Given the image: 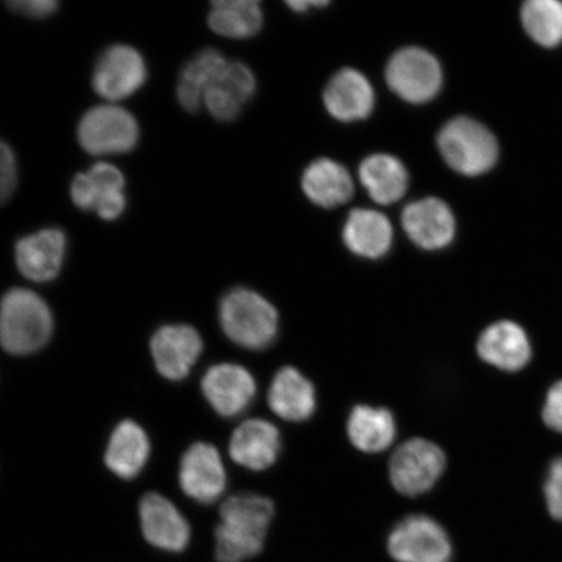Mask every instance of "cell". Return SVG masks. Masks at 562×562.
<instances>
[{
    "label": "cell",
    "mask_w": 562,
    "mask_h": 562,
    "mask_svg": "<svg viewBox=\"0 0 562 562\" xmlns=\"http://www.w3.org/2000/svg\"><path fill=\"white\" fill-rule=\"evenodd\" d=\"M220 319L229 339L246 349H265L278 335L277 308L248 288H235L222 299Z\"/></svg>",
    "instance_id": "3"
},
{
    "label": "cell",
    "mask_w": 562,
    "mask_h": 562,
    "mask_svg": "<svg viewBox=\"0 0 562 562\" xmlns=\"http://www.w3.org/2000/svg\"><path fill=\"white\" fill-rule=\"evenodd\" d=\"M281 451L280 432L265 419H249L232 435L229 453L232 459L246 469H269Z\"/></svg>",
    "instance_id": "19"
},
{
    "label": "cell",
    "mask_w": 562,
    "mask_h": 562,
    "mask_svg": "<svg viewBox=\"0 0 562 562\" xmlns=\"http://www.w3.org/2000/svg\"><path fill=\"white\" fill-rule=\"evenodd\" d=\"M151 356L159 371L170 381H181L189 375L199 360L203 342L196 329L187 325H171L154 334Z\"/></svg>",
    "instance_id": "14"
},
{
    "label": "cell",
    "mask_w": 562,
    "mask_h": 562,
    "mask_svg": "<svg viewBox=\"0 0 562 562\" xmlns=\"http://www.w3.org/2000/svg\"><path fill=\"white\" fill-rule=\"evenodd\" d=\"M226 63L227 59L215 48H205L187 63L176 88V97L182 109L191 114L201 110L206 89Z\"/></svg>",
    "instance_id": "27"
},
{
    "label": "cell",
    "mask_w": 562,
    "mask_h": 562,
    "mask_svg": "<svg viewBox=\"0 0 562 562\" xmlns=\"http://www.w3.org/2000/svg\"><path fill=\"white\" fill-rule=\"evenodd\" d=\"M543 419L551 430L562 434V381L552 385L548 391Z\"/></svg>",
    "instance_id": "33"
},
{
    "label": "cell",
    "mask_w": 562,
    "mask_h": 562,
    "mask_svg": "<svg viewBox=\"0 0 562 562\" xmlns=\"http://www.w3.org/2000/svg\"><path fill=\"white\" fill-rule=\"evenodd\" d=\"M149 453L150 442L144 428L136 422L124 420L111 435L104 461L122 480H133L143 472Z\"/></svg>",
    "instance_id": "24"
},
{
    "label": "cell",
    "mask_w": 562,
    "mask_h": 562,
    "mask_svg": "<svg viewBox=\"0 0 562 562\" xmlns=\"http://www.w3.org/2000/svg\"><path fill=\"white\" fill-rule=\"evenodd\" d=\"M288 5H290V9L294 12H306L311 7H325L329 4L328 2H319V0H314V2H286Z\"/></svg>",
    "instance_id": "34"
},
{
    "label": "cell",
    "mask_w": 562,
    "mask_h": 562,
    "mask_svg": "<svg viewBox=\"0 0 562 562\" xmlns=\"http://www.w3.org/2000/svg\"><path fill=\"white\" fill-rule=\"evenodd\" d=\"M269 497L256 494L231 496L221 508L222 522L215 529V554L221 562H243L262 551L273 517Z\"/></svg>",
    "instance_id": "1"
},
{
    "label": "cell",
    "mask_w": 562,
    "mask_h": 562,
    "mask_svg": "<svg viewBox=\"0 0 562 562\" xmlns=\"http://www.w3.org/2000/svg\"><path fill=\"white\" fill-rule=\"evenodd\" d=\"M361 184L379 205H393L409 187V173L403 161L390 154H372L358 170Z\"/></svg>",
    "instance_id": "22"
},
{
    "label": "cell",
    "mask_w": 562,
    "mask_h": 562,
    "mask_svg": "<svg viewBox=\"0 0 562 562\" xmlns=\"http://www.w3.org/2000/svg\"><path fill=\"white\" fill-rule=\"evenodd\" d=\"M67 252V236L59 228H44L21 237L15 246L18 269L26 279L47 283L59 276Z\"/></svg>",
    "instance_id": "13"
},
{
    "label": "cell",
    "mask_w": 562,
    "mask_h": 562,
    "mask_svg": "<svg viewBox=\"0 0 562 562\" xmlns=\"http://www.w3.org/2000/svg\"><path fill=\"white\" fill-rule=\"evenodd\" d=\"M256 381L248 370L234 363L216 364L202 379L203 395L223 417H235L256 396Z\"/></svg>",
    "instance_id": "16"
},
{
    "label": "cell",
    "mask_w": 562,
    "mask_h": 562,
    "mask_svg": "<svg viewBox=\"0 0 562 562\" xmlns=\"http://www.w3.org/2000/svg\"><path fill=\"white\" fill-rule=\"evenodd\" d=\"M402 224L409 240L427 251L446 249L454 240V215L437 196L409 203L403 211Z\"/></svg>",
    "instance_id": "10"
},
{
    "label": "cell",
    "mask_w": 562,
    "mask_h": 562,
    "mask_svg": "<svg viewBox=\"0 0 562 562\" xmlns=\"http://www.w3.org/2000/svg\"><path fill=\"white\" fill-rule=\"evenodd\" d=\"M19 170L15 153L0 138V205L11 199L18 187Z\"/></svg>",
    "instance_id": "29"
},
{
    "label": "cell",
    "mask_w": 562,
    "mask_h": 562,
    "mask_svg": "<svg viewBox=\"0 0 562 562\" xmlns=\"http://www.w3.org/2000/svg\"><path fill=\"white\" fill-rule=\"evenodd\" d=\"M438 149L452 170L472 178L488 172L498 159L495 136L486 126L467 116L454 117L442 125Z\"/></svg>",
    "instance_id": "4"
},
{
    "label": "cell",
    "mask_w": 562,
    "mask_h": 562,
    "mask_svg": "<svg viewBox=\"0 0 562 562\" xmlns=\"http://www.w3.org/2000/svg\"><path fill=\"white\" fill-rule=\"evenodd\" d=\"M342 240L357 257L381 259L392 248V224L376 210L356 209L344 224Z\"/></svg>",
    "instance_id": "20"
},
{
    "label": "cell",
    "mask_w": 562,
    "mask_h": 562,
    "mask_svg": "<svg viewBox=\"0 0 562 562\" xmlns=\"http://www.w3.org/2000/svg\"><path fill=\"white\" fill-rule=\"evenodd\" d=\"M446 463V454L437 445L420 438L412 439L392 456L391 482L405 496L425 494L445 473Z\"/></svg>",
    "instance_id": "7"
},
{
    "label": "cell",
    "mask_w": 562,
    "mask_h": 562,
    "mask_svg": "<svg viewBox=\"0 0 562 562\" xmlns=\"http://www.w3.org/2000/svg\"><path fill=\"white\" fill-rule=\"evenodd\" d=\"M348 435L362 452L378 453L389 448L396 437L395 419L384 407L358 405L348 419Z\"/></svg>",
    "instance_id": "25"
},
{
    "label": "cell",
    "mask_w": 562,
    "mask_h": 562,
    "mask_svg": "<svg viewBox=\"0 0 562 562\" xmlns=\"http://www.w3.org/2000/svg\"><path fill=\"white\" fill-rule=\"evenodd\" d=\"M270 409L280 418L302 422L311 418L315 411L314 385L297 369H281L269 390Z\"/></svg>",
    "instance_id": "23"
},
{
    "label": "cell",
    "mask_w": 562,
    "mask_h": 562,
    "mask_svg": "<svg viewBox=\"0 0 562 562\" xmlns=\"http://www.w3.org/2000/svg\"><path fill=\"white\" fill-rule=\"evenodd\" d=\"M257 81L251 69L241 61L227 60L203 95V105L217 122H232L255 95Z\"/></svg>",
    "instance_id": "12"
},
{
    "label": "cell",
    "mask_w": 562,
    "mask_h": 562,
    "mask_svg": "<svg viewBox=\"0 0 562 562\" xmlns=\"http://www.w3.org/2000/svg\"><path fill=\"white\" fill-rule=\"evenodd\" d=\"M263 11L257 0H216L211 3V31L232 40H246L261 32Z\"/></svg>",
    "instance_id": "26"
},
{
    "label": "cell",
    "mask_w": 562,
    "mask_h": 562,
    "mask_svg": "<svg viewBox=\"0 0 562 562\" xmlns=\"http://www.w3.org/2000/svg\"><path fill=\"white\" fill-rule=\"evenodd\" d=\"M385 81L403 101L425 104L440 93L442 70L430 52L409 46L391 56L385 68Z\"/></svg>",
    "instance_id": "6"
},
{
    "label": "cell",
    "mask_w": 562,
    "mask_h": 562,
    "mask_svg": "<svg viewBox=\"0 0 562 562\" xmlns=\"http://www.w3.org/2000/svg\"><path fill=\"white\" fill-rule=\"evenodd\" d=\"M477 355L484 362L504 371H518L530 362L531 346L524 328L515 322L494 323L477 340Z\"/></svg>",
    "instance_id": "18"
},
{
    "label": "cell",
    "mask_w": 562,
    "mask_h": 562,
    "mask_svg": "<svg viewBox=\"0 0 562 562\" xmlns=\"http://www.w3.org/2000/svg\"><path fill=\"white\" fill-rule=\"evenodd\" d=\"M328 114L341 123L364 121L374 111L375 91L368 77L355 68H342L323 91Z\"/></svg>",
    "instance_id": "15"
},
{
    "label": "cell",
    "mask_w": 562,
    "mask_h": 562,
    "mask_svg": "<svg viewBox=\"0 0 562 562\" xmlns=\"http://www.w3.org/2000/svg\"><path fill=\"white\" fill-rule=\"evenodd\" d=\"M10 11L27 19H47L59 10L56 0H12L7 3Z\"/></svg>",
    "instance_id": "32"
},
{
    "label": "cell",
    "mask_w": 562,
    "mask_h": 562,
    "mask_svg": "<svg viewBox=\"0 0 562 562\" xmlns=\"http://www.w3.org/2000/svg\"><path fill=\"white\" fill-rule=\"evenodd\" d=\"M147 66L143 54L130 45H112L98 58L91 86L109 101H122L145 86Z\"/></svg>",
    "instance_id": "9"
},
{
    "label": "cell",
    "mask_w": 562,
    "mask_h": 562,
    "mask_svg": "<svg viewBox=\"0 0 562 562\" xmlns=\"http://www.w3.org/2000/svg\"><path fill=\"white\" fill-rule=\"evenodd\" d=\"M77 139L91 156H117L135 149L139 125L130 111L116 104H101L82 115Z\"/></svg>",
    "instance_id": "5"
},
{
    "label": "cell",
    "mask_w": 562,
    "mask_h": 562,
    "mask_svg": "<svg viewBox=\"0 0 562 562\" xmlns=\"http://www.w3.org/2000/svg\"><path fill=\"white\" fill-rule=\"evenodd\" d=\"M179 477L186 495L202 504L215 503L227 486L222 457L207 442H195L182 456Z\"/></svg>",
    "instance_id": "11"
},
{
    "label": "cell",
    "mask_w": 562,
    "mask_h": 562,
    "mask_svg": "<svg viewBox=\"0 0 562 562\" xmlns=\"http://www.w3.org/2000/svg\"><path fill=\"white\" fill-rule=\"evenodd\" d=\"M544 495L548 512L557 521L562 522V457L552 462L544 484Z\"/></svg>",
    "instance_id": "30"
},
{
    "label": "cell",
    "mask_w": 562,
    "mask_h": 562,
    "mask_svg": "<svg viewBox=\"0 0 562 562\" xmlns=\"http://www.w3.org/2000/svg\"><path fill=\"white\" fill-rule=\"evenodd\" d=\"M53 326L50 307L31 290L13 288L0 301V346L11 355H32L46 346Z\"/></svg>",
    "instance_id": "2"
},
{
    "label": "cell",
    "mask_w": 562,
    "mask_h": 562,
    "mask_svg": "<svg viewBox=\"0 0 562 562\" xmlns=\"http://www.w3.org/2000/svg\"><path fill=\"white\" fill-rule=\"evenodd\" d=\"M521 19L527 34L540 46L562 44V3L558 0H530L522 5Z\"/></svg>",
    "instance_id": "28"
},
{
    "label": "cell",
    "mask_w": 562,
    "mask_h": 562,
    "mask_svg": "<svg viewBox=\"0 0 562 562\" xmlns=\"http://www.w3.org/2000/svg\"><path fill=\"white\" fill-rule=\"evenodd\" d=\"M70 199L77 209L94 211L98 201V188L88 172L76 175L70 184Z\"/></svg>",
    "instance_id": "31"
},
{
    "label": "cell",
    "mask_w": 562,
    "mask_h": 562,
    "mask_svg": "<svg viewBox=\"0 0 562 562\" xmlns=\"http://www.w3.org/2000/svg\"><path fill=\"white\" fill-rule=\"evenodd\" d=\"M386 548L397 562H451L453 554L446 530L427 516L403 519L390 533Z\"/></svg>",
    "instance_id": "8"
},
{
    "label": "cell",
    "mask_w": 562,
    "mask_h": 562,
    "mask_svg": "<svg viewBox=\"0 0 562 562\" xmlns=\"http://www.w3.org/2000/svg\"><path fill=\"white\" fill-rule=\"evenodd\" d=\"M140 527L150 544L164 551H184L191 529L180 510L159 494H147L139 504Z\"/></svg>",
    "instance_id": "17"
},
{
    "label": "cell",
    "mask_w": 562,
    "mask_h": 562,
    "mask_svg": "<svg viewBox=\"0 0 562 562\" xmlns=\"http://www.w3.org/2000/svg\"><path fill=\"white\" fill-rule=\"evenodd\" d=\"M301 181L307 199L322 209L346 205L355 193L353 179L347 168L329 158L313 160Z\"/></svg>",
    "instance_id": "21"
}]
</instances>
